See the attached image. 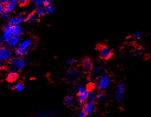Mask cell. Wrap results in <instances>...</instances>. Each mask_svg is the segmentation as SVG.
Listing matches in <instances>:
<instances>
[{"label":"cell","instance_id":"6da1fadb","mask_svg":"<svg viewBox=\"0 0 151 117\" xmlns=\"http://www.w3.org/2000/svg\"><path fill=\"white\" fill-rule=\"evenodd\" d=\"M27 61L22 57H17L11 59L10 61V67L13 71H16L17 70H21L25 68L27 64Z\"/></svg>","mask_w":151,"mask_h":117},{"label":"cell","instance_id":"7a4b0ae2","mask_svg":"<svg viewBox=\"0 0 151 117\" xmlns=\"http://www.w3.org/2000/svg\"><path fill=\"white\" fill-rule=\"evenodd\" d=\"M98 50L100 58L103 60H109L113 57V53L112 51L106 45H99L98 46Z\"/></svg>","mask_w":151,"mask_h":117},{"label":"cell","instance_id":"3957f363","mask_svg":"<svg viewBox=\"0 0 151 117\" xmlns=\"http://www.w3.org/2000/svg\"><path fill=\"white\" fill-rule=\"evenodd\" d=\"M110 77L107 74H104L101 75L98 80L97 83V89L99 91H104L107 89L110 85Z\"/></svg>","mask_w":151,"mask_h":117},{"label":"cell","instance_id":"277c9868","mask_svg":"<svg viewBox=\"0 0 151 117\" xmlns=\"http://www.w3.org/2000/svg\"><path fill=\"white\" fill-rule=\"evenodd\" d=\"M65 79L69 83H76L79 79V72L76 68L69 69L65 76Z\"/></svg>","mask_w":151,"mask_h":117},{"label":"cell","instance_id":"5b68a950","mask_svg":"<svg viewBox=\"0 0 151 117\" xmlns=\"http://www.w3.org/2000/svg\"><path fill=\"white\" fill-rule=\"evenodd\" d=\"M13 37V26L8 24L4 26L1 36V40L4 42H7L9 41L11 37Z\"/></svg>","mask_w":151,"mask_h":117},{"label":"cell","instance_id":"8992f818","mask_svg":"<svg viewBox=\"0 0 151 117\" xmlns=\"http://www.w3.org/2000/svg\"><path fill=\"white\" fill-rule=\"evenodd\" d=\"M13 56L12 51L6 47H0V61L5 62L10 60Z\"/></svg>","mask_w":151,"mask_h":117},{"label":"cell","instance_id":"52a82bcc","mask_svg":"<svg viewBox=\"0 0 151 117\" xmlns=\"http://www.w3.org/2000/svg\"><path fill=\"white\" fill-rule=\"evenodd\" d=\"M26 18L27 17L23 15L10 17L8 20V24L12 26L19 25H21V24H22L24 21H26Z\"/></svg>","mask_w":151,"mask_h":117},{"label":"cell","instance_id":"ba28073f","mask_svg":"<svg viewBox=\"0 0 151 117\" xmlns=\"http://www.w3.org/2000/svg\"><path fill=\"white\" fill-rule=\"evenodd\" d=\"M82 66L84 71L89 73L92 71L94 64L92 59L88 57H85L82 60Z\"/></svg>","mask_w":151,"mask_h":117},{"label":"cell","instance_id":"9c48e42d","mask_svg":"<svg viewBox=\"0 0 151 117\" xmlns=\"http://www.w3.org/2000/svg\"><path fill=\"white\" fill-rule=\"evenodd\" d=\"M124 90H125V85L123 82H121L118 85L116 91V98L117 102H120V101H122Z\"/></svg>","mask_w":151,"mask_h":117},{"label":"cell","instance_id":"30bf717a","mask_svg":"<svg viewBox=\"0 0 151 117\" xmlns=\"http://www.w3.org/2000/svg\"><path fill=\"white\" fill-rule=\"evenodd\" d=\"M18 3V0H9L5 5V13L8 15V14L12 12Z\"/></svg>","mask_w":151,"mask_h":117},{"label":"cell","instance_id":"8fae6325","mask_svg":"<svg viewBox=\"0 0 151 117\" xmlns=\"http://www.w3.org/2000/svg\"><path fill=\"white\" fill-rule=\"evenodd\" d=\"M20 42V38L17 36H13L9 41L7 42V45L10 48H14L19 44Z\"/></svg>","mask_w":151,"mask_h":117},{"label":"cell","instance_id":"7c38bea8","mask_svg":"<svg viewBox=\"0 0 151 117\" xmlns=\"http://www.w3.org/2000/svg\"><path fill=\"white\" fill-rule=\"evenodd\" d=\"M89 93H90V91L87 90L84 92L78 94V101L79 104L83 105L86 102L87 99H88L89 95Z\"/></svg>","mask_w":151,"mask_h":117},{"label":"cell","instance_id":"4fadbf2b","mask_svg":"<svg viewBox=\"0 0 151 117\" xmlns=\"http://www.w3.org/2000/svg\"><path fill=\"white\" fill-rule=\"evenodd\" d=\"M32 40H30V39H25V40H24L23 41H20V42L17 46H20V48L28 50L31 47V45H32Z\"/></svg>","mask_w":151,"mask_h":117},{"label":"cell","instance_id":"5bb4252c","mask_svg":"<svg viewBox=\"0 0 151 117\" xmlns=\"http://www.w3.org/2000/svg\"><path fill=\"white\" fill-rule=\"evenodd\" d=\"M83 110L86 112V115H90L94 112V105L93 104L85 103L83 104Z\"/></svg>","mask_w":151,"mask_h":117},{"label":"cell","instance_id":"9a60e30c","mask_svg":"<svg viewBox=\"0 0 151 117\" xmlns=\"http://www.w3.org/2000/svg\"><path fill=\"white\" fill-rule=\"evenodd\" d=\"M23 29L21 25L13 26V36L20 37L23 34Z\"/></svg>","mask_w":151,"mask_h":117},{"label":"cell","instance_id":"2e32d148","mask_svg":"<svg viewBox=\"0 0 151 117\" xmlns=\"http://www.w3.org/2000/svg\"><path fill=\"white\" fill-rule=\"evenodd\" d=\"M28 52L27 50L23 49L22 48H20V46H17L15 49V54H16V56L20 57H23L25 56H26Z\"/></svg>","mask_w":151,"mask_h":117},{"label":"cell","instance_id":"e0dca14e","mask_svg":"<svg viewBox=\"0 0 151 117\" xmlns=\"http://www.w3.org/2000/svg\"><path fill=\"white\" fill-rule=\"evenodd\" d=\"M107 93L104 91H100V92L97 95L96 101L98 103H102L106 99Z\"/></svg>","mask_w":151,"mask_h":117},{"label":"cell","instance_id":"ac0fdd59","mask_svg":"<svg viewBox=\"0 0 151 117\" xmlns=\"http://www.w3.org/2000/svg\"><path fill=\"white\" fill-rule=\"evenodd\" d=\"M39 17L36 12H33L29 14L26 18V21L29 23H34L38 20Z\"/></svg>","mask_w":151,"mask_h":117},{"label":"cell","instance_id":"d6986e66","mask_svg":"<svg viewBox=\"0 0 151 117\" xmlns=\"http://www.w3.org/2000/svg\"><path fill=\"white\" fill-rule=\"evenodd\" d=\"M96 98H97V94L94 92H90L89 95L87 99V101L86 103H88L90 104H94L95 101H96Z\"/></svg>","mask_w":151,"mask_h":117},{"label":"cell","instance_id":"ffe728a7","mask_svg":"<svg viewBox=\"0 0 151 117\" xmlns=\"http://www.w3.org/2000/svg\"><path fill=\"white\" fill-rule=\"evenodd\" d=\"M36 14L37 15V16L39 17H42L45 15V14L46 13V8H45V7H39L37 8V9L36 10Z\"/></svg>","mask_w":151,"mask_h":117},{"label":"cell","instance_id":"44dd1931","mask_svg":"<svg viewBox=\"0 0 151 117\" xmlns=\"http://www.w3.org/2000/svg\"><path fill=\"white\" fill-rule=\"evenodd\" d=\"M74 98L71 96H67L63 99V103L68 107H72L74 104Z\"/></svg>","mask_w":151,"mask_h":117},{"label":"cell","instance_id":"7402d4cb","mask_svg":"<svg viewBox=\"0 0 151 117\" xmlns=\"http://www.w3.org/2000/svg\"><path fill=\"white\" fill-rule=\"evenodd\" d=\"M13 88L15 91L17 92H21L24 90V85L21 82H16L13 85Z\"/></svg>","mask_w":151,"mask_h":117},{"label":"cell","instance_id":"603a6c76","mask_svg":"<svg viewBox=\"0 0 151 117\" xmlns=\"http://www.w3.org/2000/svg\"><path fill=\"white\" fill-rule=\"evenodd\" d=\"M17 76H18V75H17L16 71H12L10 73H9V74H8L7 78L10 81H14V80H15V79L17 78Z\"/></svg>","mask_w":151,"mask_h":117},{"label":"cell","instance_id":"cb8c5ba5","mask_svg":"<svg viewBox=\"0 0 151 117\" xmlns=\"http://www.w3.org/2000/svg\"><path fill=\"white\" fill-rule=\"evenodd\" d=\"M7 14L5 13V5L0 4V17L1 18H5Z\"/></svg>","mask_w":151,"mask_h":117},{"label":"cell","instance_id":"d4e9b609","mask_svg":"<svg viewBox=\"0 0 151 117\" xmlns=\"http://www.w3.org/2000/svg\"><path fill=\"white\" fill-rule=\"evenodd\" d=\"M101 68H95L92 70H94L93 71V75L95 76V77H100L101 75Z\"/></svg>","mask_w":151,"mask_h":117},{"label":"cell","instance_id":"484cf974","mask_svg":"<svg viewBox=\"0 0 151 117\" xmlns=\"http://www.w3.org/2000/svg\"><path fill=\"white\" fill-rule=\"evenodd\" d=\"M45 8H46V13L49 14H52L54 12V11H55L54 7H52V5H50V6H49V7H46Z\"/></svg>","mask_w":151,"mask_h":117},{"label":"cell","instance_id":"4316f807","mask_svg":"<svg viewBox=\"0 0 151 117\" xmlns=\"http://www.w3.org/2000/svg\"><path fill=\"white\" fill-rule=\"evenodd\" d=\"M34 4L37 7H42L43 5V0H32Z\"/></svg>","mask_w":151,"mask_h":117},{"label":"cell","instance_id":"83f0119b","mask_svg":"<svg viewBox=\"0 0 151 117\" xmlns=\"http://www.w3.org/2000/svg\"><path fill=\"white\" fill-rule=\"evenodd\" d=\"M132 37H133V38L134 39V40H138L141 38V34L139 32H136V33H134L133 34Z\"/></svg>","mask_w":151,"mask_h":117},{"label":"cell","instance_id":"f1b7e54d","mask_svg":"<svg viewBox=\"0 0 151 117\" xmlns=\"http://www.w3.org/2000/svg\"><path fill=\"white\" fill-rule=\"evenodd\" d=\"M76 63V60L73 58H69L67 61V64L70 66H73Z\"/></svg>","mask_w":151,"mask_h":117},{"label":"cell","instance_id":"f546056e","mask_svg":"<svg viewBox=\"0 0 151 117\" xmlns=\"http://www.w3.org/2000/svg\"><path fill=\"white\" fill-rule=\"evenodd\" d=\"M87 90L84 87H79L76 91V92L78 94H79V93H81L84 92L85 91H86Z\"/></svg>","mask_w":151,"mask_h":117},{"label":"cell","instance_id":"4dcf8cb0","mask_svg":"<svg viewBox=\"0 0 151 117\" xmlns=\"http://www.w3.org/2000/svg\"><path fill=\"white\" fill-rule=\"evenodd\" d=\"M51 5V0H43V6L46 8Z\"/></svg>","mask_w":151,"mask_h":117},{"label":"cell","instance_id":"1f68e13d","mask_svg":"<svg viewBox=\"0 0 151 117\" xmlns=\"http://www.w3.org/2000/svg\"><path fill=\"white\" fill-rule=\"evenodd\" d=\"M86 115H86V112L82 110L79 112V113L78 114V117H86Z\"/></svg>","mask_w":151,"mask_h":117},{"label":"cell","instance_id":"d6a6232c","mask_svg":"<svg viewBox=\"0 0 151 117\" xmlns=\"http://www.w3.org/2000/svg\"><path fill=\"white\" fill-rule=\"evenodd\" d=\"M134 54L135 56H140L141 54V50L140 49H136L134 50Z\"/></svg>","mask_w":151,"mask_h":117},{"label":"cell","instance_id":"836d02e7","mask_svg":"<svg viewBox=\"0 0 151 117\" xmlns=\"http://www.w3.org/2000/svg\"><path fill=\"white\" fill-rule=\"evenodd\" d=\"M8 1H9V0H0V4L5 5L7 4Z\"/></svg>","mask_w":151,"mask_h":117},{"label":"cell","instance_id":"e575fe53","mask_svg":"<svg viewBox=\"0 0 151 117\" xmlns=\"http://www.w3.org/2000/svg\"><path fill=\"white\" fill-rule=\"evenodd\" d=\"M19 1V3L21 4H25L27 1V0H18Z\"/></svg>","mask_w":151,"mask_h":117},{"label":"cell","instance_id":"d590c367","mask_svg":"<svg viewBox=\"0 0 151 117\" xmlns=\"http://www.w3.org/2000/svg\"><path fill=\"white\" fill-rule=\"evenodd\" d=\"M4 62L0 61V68H1L4 65Z\"/></svg>","mask_w":151,"mask_h":117},{"label":"cell","instance_id":"8d00e7d4","mask_svg":"<svg viewBox=\"0 0 151 117\" xmlns=\"http://www.w3.org/2000/svg\"><path fill=\"white\" fill-rule=\"evenodd\" d=\"M1 42H2V40L1 38H0V47H1Z\"/></svg>","mask_w":151,"mask_h":117},{"label":"cell","instance_id":"74e56055","mask_svg":"<svg viewBox=\"0 0 151 117\" xmlns=\"http://www.w3.org/2000/svg\"><path fill=\"white\" fill-rule=\"evenodd\" d=\"M37 117H48V116H39Z\"/></svg>","mask_w":151,"mask_h":117}]
</instances>
